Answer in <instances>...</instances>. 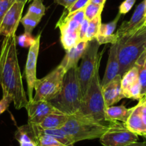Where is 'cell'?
<instances>
[{"label": "cell", "instance_id": "cell-9", "mask_svg": "<svg viewBox=\"0 0 146 146\" xmlns=\"http://www.w3.org/2000/svg\"><path fill=\"white\" fill-rule=\"evenodd\" d=\"M138 140V135L126 127L125 123L120 121L109 122L108 130L100 138L103 146H126Z\"/></svg>", "mask_w": 146, "mask_h": 146}, {"label": "cell", "instance_id": "cell-26", "mask_svg": "<svg viewBox=\"0 0 146 146\" xmlns=\"http://www.w3.org/2000/svg\"><path fill=\"white\" fill-rule=\"evenodd\" d=\"M104 6L102 5H96V4L92 3L90 2V3L87 5L86 7L85 8V18L88 19V21H91L98 17V15H102V9H103Z\"/></svg>", "mask_w": 146, "mask_h": 146}, {"label": "cell", "instance_id": "cell-40", "mask_svg": "<svg viewBox=\"0 0 146 146\" xmlns=\"http://www.w3.org/2000/svg\"><path fill=\"white\" fill-rule=\"evenodd\" d=\"M10 2L11 3H12V5L15 2H23V3L26 4L27 2H28V0H10Z\"/></svg>", "mask_w": 146, "mask_h": 146}, {"label": "cell", "instance_id": "cell-29", "mask_svg": "<svg viewBox=\"0 0 146 146\" xmlns=\"http://www.w3.org/2000/svg\"><path fill=\"white\" fill-rule=\"evenodd\" d=\"M36 42V38L33 37L32 34L25 32L22 35L17 36V42L20 47H30Z\"/></svg>", "mask_w": 146, "mask_h": 146}, {"label": "cell", "instance_id": "cell-21", "mask_svg": "<svg viewBox=\"0 0 146 146\" xmlns=\"http://www.w3.org/2000/svg\"><path fill=\"white\" fill-rule=\"evenodd\" d=\"M69 116L63 113L47 115L40 124L36 125L42 129L62 128L68 120Z\"/></svg>", "mask_w": 146, "mask_h": 146}, {"label": "cell", "instance_id": "cell-22", "mask_svg": "<svg viewBox=\"0 0 146 146\" xmlns=\"http://www.w3.org/2000/svg\"><path fill=\"white\" fill-rule=\"evenodd\" d=\"M15 139L19 143L25 142H35L38 143L37 137L34 131L32 125L29 123L18 127L15 132Z\"/></svg>", "mask_w": 146, "mask_h": 146}, {"label": "cell", "instance_id": "cell-24", "mask_svg": "<svg viewBox=\"0 0 146 146\" xmlns=\"http://www.w3.org/2000/svg\"><path fill=\"white\" fill-rule=\"evenodd\" d=\"M101 20H102V15H100L94 18L93 19L90 21L86 36H85V41H91V40L96 39L97 36L99 33L101 24H102Z\"/></svg>", "mask_w": 146, "mask_h": 146}, {"label": "cell", "instance_id": "cell-43", "mask_svg": "<svg viewBox=\"0 0 146 146\" xmlns=\"http://www.w3.org/2000/svg\"><path fill=\"white\" fill-rule=\"evenodd\" d=\"M145 138V141H146V135L145 136H144V137H143Z\"/></svg>", "mask_w": 146, "mask_h": 146}, {"label": "cell", "instance_id": "cell-34", "mask_svg": "<svg viewBox=\"0 0 146 146\" xmlns=\"http://www.w3.org/2000/svg\"><path fill=\"white\" fill-rule=\"evenodd\" d=\"M88 25H89V21L85 18L84 21L82 22V25L80 26L79 33V40L80 42L85 41V36H86L87 31H88Z\"/></svg>", "mask_w": 146, "mask_h": 146}, {"label": "cell", "instance_id": "cell-23", "mask_svg": "<svg viewBox=\"0 0 146 146\" xmlns=\"http://www.w3.org/2000/svg\"><path fill=\"white\" fill-rule=\"evenodd\" d=\"M135 65L138 68L139 81L141 85V96L143 98L146 93V51L140 56Z\"/></svg>", "mask_w": 146, "mask_h": 146}, {"label": "cell", "instance_id": "cell-38", "mask_svg": "<svg viewBox=\"0 0 146 146\" xmlns=\"http://www.w3.org/2000/svg\"><path fill=\"white\" fill-rule=\"evenodd\" d=\"M107 0H90V2L94 4H96V5H102L104 6Z\"/></svg>", "mask_w": 146, "mask_h": 146}, {"label": "cell", "instance_id": "cell-5", "mask_svg": "<svg viewBox=\"0 0 146 146\" xmlns=\"http://www.w3.org/2000/svg\"><path fill=\"white\" fill-rule=\"evenodd\" d=\"M109 123H102L80 115L78 113L69 116L62 127L74 143L85 140L100 138L108 130Z\"/></svg>", "mask_w": 146, "mask_h": 146}, {"label": "cell", "instance_id": "cell-25", "mask_svg": "<svg viewBox=\"0 0 146 146\" xmlns=\"http://www.w3.org/2000/svg\"><path fill=\"white\" fill-rule=\"evenodd\" d=\"M46 8L42 0H33L28 8L27 14L33 17L41 20L45 14Z\"/></svg>", "mask_w": 146, "mask_h": 146}, {"label": "cell", "instance_id": "cell-41", "mask_svg": "<svg viewBox=\"0 0 146 146\" xmlns=\"http://www.w3.org/2000/svg\"><path fill=\"white\" fill-rule=\"evenodd\" d=\"M139 101H140V102H143V103L146 104V93H145V95L144 96H143V98H142L141 99H140Z\"/></svg>", "mask_w": 146, "mask_h": 146}, {"label": "cell", "instance_id": "cell-31", "mask_svg": "<svg viewBox=\"0 0 146 146\" xmlns=\"http://www.w3.org/2000/svg\"><path fill=\"white\" fill-rule=\"evenodd\" d=\"M135 2L136 0H125L119 7V13L120 15L127 14L132 9Z\"/></svg>", "mask_w": 146, "mask_h": 146}, {"label": "cell", "instance_id": "cell-33", "mask_svg": "<svg viewBox=\"0 0 146 146\" xmlns=\"http://www.w3.org/2000/svg\"><path fill=\"white\" fill-rule=\"evenodd\" d=\"M12 5L10 0H0V22Z\"/></svg>", "mask_w": 146, "mask_h": 146}, {"label": "cell", "instance_id": "cell-35", "mask_svg": "<svg viewBox=\"0 0 146 146\" xmlns=\"http://www.w3.org/2000/svg\"><path fill=\"white\" fill-rule=\"evenodd\" d=\"M137 106H138L139 111H140L143 123L146 128V104H144L139 101L138 103H137Z\"/></svg>", "mask_w": 146, "mask_h": 146}, {"label": "cell", "instance_id": "cell-4", "mask_svg": "<svg viewBox=\"0 0 146 146\" xmlns=\"http://www.w3.org/2000/svg\"><path fill=\"white\" fill-rule=\"evenodd\" d=\"M105 109L102 92L99 67L96 69L87 92L82 97V105L78 114L102 123H109L105 120Z\"/></svg>", "mask_w": 146, "mask_h": 146}, {"label": "cell", "instance_id": "cell-2", "mask_svg": "<svg viewBox=\"0 0 146 146\" xmlns=\"http://www.w3.org/2000/svg\"><path fill=\"white\" fill-rule=\"evenodd\" d=\"M82 94L78 76V66L65 73L60 95L50 100L52 105L64 114L70 116L80 111Z\"/></svg>", "mask_w": 146, "mask_h": 146}, {"label": "cell", "instance_id": "cell-3", "mask_svg": "<svg viewBox=\"0 0 146 146\" xmlns=\"http://www.w3.org/2000/svg\"><path fill=\"white\" fill-rule=\"evenodd\" d=\"M120 62L119 75L123 77L133 67L146 51V23L117 42Z\"/></svg>", "mask_w": 146, "mask_h": 146}, {"label": "cell", "instance_id": "cell-27", "mask_svg": "<svg viewBox=\"0 0 146 146\" xmlns=\"http://www.w3.org/2000/svg\"><path fill=\"white\" fill-rule=\"evenodd\" d=\"M40 21L41 20H40L38 19H36V18L26 14L23 17H22L20 22L24 26L25 32L32 34L33 30L35 29V28L40 23Z\"/></svg>", "mask_w": 146, "mask_h": 146}, {"label": "cell", "instance_id": "cell-20", "mask_svg": "<svg viewBox=\"0 0 146 146\" xmlns=\"http://www.w3.org/2000/svg\"><path fill=\"white\" fill-rule=\"evenodd\" d=\"M125 123L127 129L135 134L143 137L146 135V128L142 120L137 105L134 106L133 112Z\"/></svg>", "mask_w": 146, "mask_h": 146}, {"label": "cell", "instance_id": "cell-18", "mask_svg": "<svg viewBox=\"0 0 146 146\" xmlns=\"http://www.w3.org/2000/svg\"><path fill=\"white\" fill-rule=\"evenodd\" d=\"M120 14L118 13L116 17L112 22L107 24H101L99 33L96 37L97 41L100 44H115L117 43L118 40L114 31L117 27V22L120 17Z\"/></svg>", "mask_w": 146, "mask_h": 146}, {"label": "cell", "instance_id": "cell-16", "mask_svg": "<svg viewBox=\"0 0 146 146\" xmlns=\"http://www.w3.org/2000/svg\"><path fill=\"white\" fill-rule=\"evenodd\" d=\"M117 43L112 44L109 50L108 63L105 69V75L101 82V86H104L108 82L113 80L117 75L120 70V62L118 57V49Z\"/></svg>", "mask_w": 146, "mask_h": 146}, {"label": "cell", "instance_id": "cell-19", "mask_svg": "<svg viewBox=\"0 0 146 146\" xmlns=\"http://www.w3.org/2000/svg\"><path fill=\"white\" fill-rule=\"evenodd\" d=\"M134 107L127 108L123 105L111 106L105 109V120L107 122L120 121L126 123L133 110Z\"/></svg>", "mask_w": 146, "mask_h": 146}, {"label": "cell", "instance_id": "cell-39", "mask_svg": "<svg viewBox=\"0 0 146 146\" xmlns=\"http://www.w3.org/2000/svg\"><path fill=\"white\" fill-rule=\"evenodd\" d=\"M126 146H146V141L141 142V143L135 142V143H131V144H129Z\"/></svg>", "mask_w": 146, "mask_h": 146}, {"label": "cell", "instance_id": "cell-44", "mask_svg": "<svg viewBox=\"0 0 146 146\" xmlns=\"http://www.w3.org/2000/svg\"><path fill=\"white\" fill-rule=\"evenodd\" d=\"M33 0H28V2H32Z\"/></svg>", "mask_w": 146, "mask_h": 146}, {"label": "cell", "instance_id": "cell-8", "mask_svg": "<svg viewBox=\"0 0 146 146\" xmlns=\"http://www.w3.org/2000/svg\"><path fill=\"white\" fill-rule=\"evenodd\" d=\"M100 44L96 39L89 41L82 56V61L78 67V76L82 97L87 92L95 72L100 67L102 53H98Z\"/></svg>", "mask_w": 146, "mask_h": 146}, {"label": "cell", "instance_id": "cell-32", "mask_svg": "<svg viewBox=\"0 0 146 146\" xmlns=\"http://www.w3.org/2000/svg\"><path fill=\"white\" fill-rule=\"evenodd\" d=\"M13 102V100L10 96L3 95L2 100H0V115L7 110L9 108L11 102Z\"/></svg>", "mask_w": 146, "mask_h": 146}, {"label": "cell", "instance_id": "cell-10", "mask_svg": "<svg viewBox=\"0 0 146 146\" xmlns=\"http://www.w3.org/2000/svg\"><path fill=\"white\" fill-rule=\"evenodd\" d=\"M40 38L41 34L36 37V42L29 49L26 65H25V73L26 76V81L27 84V95L28 101L32 102L33 100V90L35 88V82L36 80V62L38 58L39 50L40 46Z\"/></svg>", "mask_w": 146, "mask_h": 146}, {"label": "cell", "instance_id": "cell-11", "mask_svg": "<svg viewBox=\"0 0 146 146\" xmlns=\"http://www.w3.org/2000/svg\"><path fill=\"white\" fill-rule=\"evenodd\" d=\"M25 5L22 2H15L11 5L0 22V35L5 37L16 34Z\"/></svg>", "mask_w": 146, "mask_h": 146}, {"label": "cell", "instance_id": "cell-13", "mask_svg": "<svg viewBox=\"0 0 146 146\" xmlns=\"http://www.w3.org/2000/svg\"><path fill=\"white\" fill-rule=\"evenodd\" d=\"M121 87L125 98L137 100L138 101L141 99V85L139 81L138 68L137 66L135 65L123 75Z\"/></svg>", "mask_w": 146, "mask_h": 146}, {"label": "cell", "instance_id": "cell-30", "mask_svg": "<svg viewBox=\"0 0 146 146\" xmlns=\"http://www.w3.org/2000/svg\"><path fill=\"white\" fill-rule=\"evenodd\" d=\"M90 2V0H76L68 9H65L64 11L67 14H72L77 11L85 9Z\"/></svg>", "mask_w": 146, "mask_h": 146}, {"label": "cell", "instance_id": "cell-6", "mask_svg": "<svg viewBox=\"0 0 146 146\" xmlns=\"http://www.w3.org/2000/svg\"><path fill=\"white\" fill-rule=\"evenodd\" d=\"M84 19V9L77 11L72 14H67L65 11H64L57 22L56 28L60 29V42L66 51L80 42V29Z\"/></svg>", "mask_w": 146, "mask_h": 146}, {"label": "cell", "instance_id": "cell-14", "mask_svg": "<svg viewBox=\"0 0 146 146\" xmlns=\"http://www.w3.org/2000/svg\"><path fill=\"white\" fill-rule=\"evenodd\" d=\"M145 0H143L136 7L133 16L129 21H125L122 23L120 27L115 33L118 41L133 32L137 30L142 25L146 23L145 17Z\"/></svg>", "mask_w": 146, "mask_h": 146}, {"label": "cell", "instance_id": "cell-42", "mask_svg": "<svg viewBox=\"0 0 146 146\" xmlns=\"http://www.w3.org/2000/svg\"><path fill=\"white\" fill-rule=\"evenodd\" d=\"M145 17L146 19V0H145Z\"/></svg>", "mask_w": 146, "mask_h": 146}, {"label": "cell", "instance_id": "cell-28", "mask_svg": "<svg viewBox=\"0 0 146 146\" xmlns=\"http://www.w3.org/2000/svg\"><path fill=\"white\" fill-rule=\"evenodd\" d=\"M37 140L39 146H67L48 135L39 134Z\"/></svg>", "mask_w": 146, "mask_h": 146}, {"label": "cell", "instance_id": "cell-15", "mask_svg": "<svg viewBox=\"0 0 146 146\" xmlns=\"http://www.w3.org/2000/svg\"><path fill=\"white\" fill-rule=\"evenodd\" d=\"M121 79L122 77L117 75L113 80L102 87V92L106 108L113 106L114 104L125 98L122 91Z\"/></svg>", "mask_w": 146, "mask_h": 146}, {"label": "cell", "instance_id": "cell-36", "mask_svg": "<svg viewBox=\"0 0 146 146\" xmlns=\"http://www.w3.org/2000/svg\"><path fill=\"white\" fill-rule=\"evenodd\" d=\"M54 1L57 5L63 6L65 9H68L76 0H54Z\"/></svg>", "mask_w": 146, "mask_h": 146}, {"label": "cell", "instance_id": "cell-1", "mask_svg": "<svg viewBox=\"0 0 146 146\" xmlns=\"http://www.w3.org/2000/svg\"><path fill=\"white\" fill-rule=\"evenodd\" d=\"M16 34L5 36L0 52V85L3 95L10 96L17 110L25 108L28 103L23 87L22 75L17 51Z\"/></svg>", "mask_w": 146, "mask_h": 146}, {"label": "cell", "instance_id": "cell-12", "mask_svg": "<svg viewBox=\"0 0 146 146\" xmlns=\"http://www.w3.org/2000/svg\"><path fill=\"white\" fill-rule=\"evenodd\" d=\"M25 108L28 115V123L33 125L40 124L49 115L62 113L54 108L50 101L28 102Z\"/></svg>", "mask_w": 146, "mask_h": 146}, {"label": "cell", "instance_id": "cell-7", "mask_svg": "<svg viewBox=\"0 0 146 146\" xmlns=\"http://www.w3.org/2000/svg\"><path fill=\"white\" fill-rule=\"evenodd\" d=\"M66 72L67 71L59 64L45 77L36 80L34 88L35 95L32 101H50L57 98L62 90Z\"/></svg>", "mask_w": 146, "mask_h": 146}, {"label": "cell", "instance_id": "cell-37", "mask_svg": "<svg viewBox=\"0 0 146 146\" xmlns=\"http://www.w3.org/2000/svg\"><path fill=\"white\" fill-rule=\"evenodd\" d=\"M19 146H39V145L35 142H25L19 143Z\"/></svg>", "mask_w": 146, "mask_h": 146}, {"label": "cell", "instance_id": "cell-17", "mask_svg": "<svg viewBox=\"0 0 146 146\" xmlns=\"http://www.w3.org/2000/svg\"><path fill=\"white\" fill-rule=\"evenodd\" d=\"M88 42H80L76 45L66 51L65 56L60 64L66 71L72 67H78V62L82 58V54L88 46Z\"/></svg>", "mask_w": 146, "mask_h": 146}]
</instances>
